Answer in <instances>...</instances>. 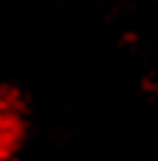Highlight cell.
Instances as JSON below:
<instances>
[{
	"label": "cell",
	"instance_id": "obj_1",
	"mask_svg": "<svg viewBox=\"0 0 158 161\" xmlns=\"http://www.w3.org/2000/svg\"><path fill=\"white\" fill-rule=\"evenodd\" d=\"M28 112L13 87H0V161H13L25 140Z\"/></svg>",
	"mask_w": 158,
	"mask_h": 161
}]
</instances>
